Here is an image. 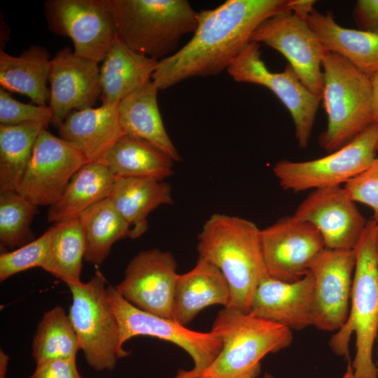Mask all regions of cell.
Segmentation results:
<instances>
[{
	"mask_svg": "<svg viewBox=\"0 0 378 378\" xmlns=\"http://www.w3.org/2000/svg\"><path fill=\"white\" fill-rule=\"evenodd\" d=\"M301 0H227L198 12L191 39L159 61L152 80L165 90L192 77L215 76L227 70L250 43L255 29L275 15L297 10Z\"/></svg>",
	"mask_w": 378,
	"mask_h": 378,
	"instance_id": "1",
	"label": "cell"
},
{
	"mask_svg": "<svg viewBox=\"0 0 378 378\" xmlns=\"http://www.w3.org/2000/svg\"><path fill=\"white\" fill-rule=\"evenodd\" d=\"M260 231L251 220L214 214L198 236L199 258L218 267L231 294V309L248 314L255 290L267 274Z\"/></svg>",
	"mask_w": 378,
	"mask_h": 378,
	"instance_id": "2",
	"label": "cell"
},
{
	"mask_svg": "<svg viewBox=\"0 0 378 378\" xmlns=\"http://www.w3.org/2000/svg\"><path fill=\"white\" fill-rule=\"evenodd\" d=\"M377 223L373 219L367 221L355 248L356 260L349 315L329 342L334 354L349 358V343L351 335H356V351L351 363L356 378L378 376L372 360V349L378 332V260L374 248Z\"/></svg>",
	"mask_w": 378,
	"mask_h": 378,
	"instance_id": "3",
	"label": "cell"
},
{
	"mask_svg": "<svg viewBox=\"0 0 378 378\" xmlns=\"http://www.w3.org/2000/svg\"><path fill=\"white\" fill-rule=\"evenodd\" d=\"M116 36L133 51L160 61L194 32L197 15L187 0H109Z\"/></svg>",
	"mask_w": 378,
	"mask_h": 378,
	"instance_id": "4",
	"label": "cell"
},
{
	"mask_svg": "<svg viewBox=\"0 0 378 378\" xmlns=\"http://www.w3.org/2000/svg\"><path fill=\"white\" fill-rule=\"evenodd\" d=\"M211 332L220 338L222 348L198 378L258 377L261 360L287 347L293 340L286 326L229 308L218 312Z\"/></svg>",
	"mask_w": 378,
	"mask_h": 378,
	"instance_id": "5",
	"label": "cell"
},
{
	"mask_svg": "<svg viewBox=\"0 0 378 378\" xmlns=\"http://www.w3.org/2000/svg\"><path fill=\"white\" fill-rule=\"evenodd\" d=\"M322 100L328 125L319 144L332 153L374 123L370 79L340 55L326 50Z\"/></svg>",
	"mask_w": 378,
	"mask_h": 378,
	"instance_id": "6",
	"label": "cell"
},
{
	"mask_svg": "<svg viewBox=\"0 0 378 378\" xmlns=\"http://www.w3.org/2000/svg\"><path fill=\"white\" fill-rule=\"evenodd\" d=\"M106 280L97 270L87 282L67 286L72 295L69 317L88 365L112 370L125 356L119 349V325L108 299Z\"/></svg>",
	"mask_w": 378,
	"mask_h": 378,
	"instance_id": "7",
	"label": "cell"
},
{
	"mask_svg": "<svg viewBox=\"0 0 378 378\" xmlns=\"http://www.w3.org/2000/svg\"><path fill=\"white\" fill-rule=\"evenodd\" d=\"M108 301L119 325V349L126 356L130 352L123 344L135 336H150L184 349L193 360V368L179 370L174 378H198L211 365L222 348V342L211 332L192 330L177 321L141 310L120 295L115 287H106Z\"/></svg>",
	"mask_w": 378,
	"mask_h": 378,
	"instance_id": "8",
	"label": "cell"
},
{
	"mask_svg": "<svg viewBox=\"0 0 378 378\" xmlns=\"http://www.w3.org/2000/svg\"><path fill=\"white\" fill-rule=\"evenodd\" d=\"M377 142L378 125L373 123L325 157L302 162L279 160L273 167V173L284 190L295 192L340 186L372 163Z\"/></svg>",
	"mask_w": 378,
	"mask_h": 378,
	"instance_id": "9",
	"label": "cell"
},
{
	"mask_svg": "<svg viewBox=\"0 0 378 378\" xmlns=\"http://www.w3.org/2000/svg\"><path fill=\"white\" fill-rule=\"evenodd\" d=\"M227 71L237 82L256 84L270 90L290 113L299 147L307 146L322 96L311 92L289 64L281 72H272L261 58L260 44L250 42Z\"/></svg>",
	"mask_w": 378,
	"mask_h": 378,
	"instance_id": "10",
	"label": "cell"
},
{
	"mask_svg": "<svg viewBox=\"0 0 378 378\" xmlns=\"http://www.w3.org/2000/svg\"><path fill=\"white\" fill-rule=\"evenodd\" d=\"M44 13L52 33L71 39L75 55L104 60L117 34L109 0H48Z\"/></svg>",
	"mask_w": 378,
	"mask_h": 378,
	"instance_id": "11",
	"label": "cell"
},
{
	"mask_svg": "<svg viewBox=\"0 0 378 378\" xmlns=\"http://www.w3.org/2000/svg\"><path fill=\"white\" fill-rule=\"evenodd\" d=\"M251 42L262 43L282 54L302 83L322 96L326 50L309 26L307 16L295 11L272 16L255 29Z\"/></svg>",
	"mask_w": 378,
	"mask_h": 378,
	"instance_id": "12",
	"label": "cell"
},
{
	"mask_svg": "<svg viewBox=\"0 0 378 378\" xmlns=\"http://www.w3.org/2000/svg\"><path fill=\"white\" fill-rule=\"evenodd\" d=\"M260 239L268 276L285 282L302 278L326 249L319 231L294 214L261 230Z\"/></svg>",
	"mask_w": 378,
	"mask_h": 378,
	"instance_id": "13",
	"label": "cell"
},
{
	"mask_svg": "<svg viewBox=\"0 0 378 378\" xmlns=\"http://www.w3.org/2000/svg\"><path fill=\"white\" fill-rule=\"evenodd\" d=\"M87 162L78 149L44 128L35 142L18 192L36 206H50Z\"/></svg>",
	"mask_w": 378,
	"mask_h": 378,
	"instance_id": "14",
	"label": "cell"
},
{
	"mask_svg": "<svg viewBox=\"0 0 378 378\" xmlns=\"http://www.w3.org/2000/svg\"><path fill=\"white\" fill-rule=\"evenodd\" d=\"M177 264L169 251L152 248L139 252L130 261L123 279L115 287L137 308L172 319Z\"/></svg>",
	"mask_w": 378,
	"mask_h": 378,
	"instance_id": "15",
	"label": "cell"
},
{
	"mask_svg": "<svg viewBox=\"0 0 378 378\" xmlns=\"http://www.w3.org/2000/svg\"><path fill=\"white\" fill-rule=\"evenodd\" d=\"M356 249L326 248L312 265L314 279L312 326L337 331L346 322L356 265Z\"/></svg>",
	"mask_w": 378,
	"mask_h": 378,
	"instance_id": "16",
	"label": "cell"
},
{
	"mask_svg": "<svg viewBox=\"0 0 378 378\" xmlns=\"http://www.w3.org/2000/svg\"><path fill=\"white\" fill-rule=\"evenodd\" d=\"M294 215L313 225L331 250L355 249L367 223L340 186L314 189Z\"/></svg>",
	"mask_w": 378,
	"mask_h": 378,
	"instance_id": "17",
	"label": "cell"
},
{
	"mask_svg": "<svg viewBox=\"0 0 378 378\" xmlns=\"http://www.w3.org/2000/svg\"><path fill=\"white\" fill-rule=\"evenodd\" d=\"M97 62L79 57L64 47L50 60L48 76L52 123L56 127L72 111L92 108L102 93Z\"/></svg>",
	"mask_w": 378,
	"mask_h": 378,
	"instance_id": "18",
	"label": "cell"
},
{
	"mask_svg": "<svg viewBox=\"0 0 378 378\" xmlns=\"http://www.w3.org/2000/svg\"><path fill=\"white\" fill-rule=\"evenodd\" d=\"M314 279L311 271L293 282L264 277L253 294L250 315L302 330L313 323Z\"/></svg>",
	"mask_w": 378,
	"mask_h": 378,
	"instance_id": "19",
	"label": "cell"
},
{
	"mask_svg": "<svg viewBox=\"0 0 378 378\" xmlns=\"http://www.w3.org/2000/svg\"><path fill=\"white\" fill-rule=\"evenodd\" d=\"M59 137L78 149L88 162H101L125 134L118 104L72 111L58 126Z\"/></svg>",
	"mask_w": 378,
	"mask_h": 378,
	"instance_id": "20",
	"label": "cell"
},
{
	"mask_svg": "<svg viewBox=\"0 0 378 378\" xmlns=\"http://www.w3.org/2000/svg\"><path fill=\"white\" fill-rule=\"evenodd\" d=\"M229 284L220 270L198 258L189 272L178 274L174 293L172 319L188 326L203 309L213 304L229 306Z\"/></svg>",
	"mask_w": 378,
	"mask_h": 378,
	"instance_id": "21",
	"label": "cell"
},
{
	"mask_svg": "<svg viewBox=\"0 0 378 378\" xmlns=\"http://www.w3.org/2000/svg\"><path fill=\"white\" fill-rule=\"evenodd\" d=\"M159 60L137 53L116 36L100 68L102 104L115 106L151 80Z\"/></svg>",
	"mask_w": 378,
	"mask_h": 378,
	"instance_id": "22",
	"label": "cell"
},
{
	"mask_svg": "<svg viewBox=\"0 0 378 378\" xmlns=\"http://www.w3.org/2000/svg\"><path fill=\"white\" fill-rule=\"evenodd\" d=\"M307 21L326 50L346 59L369 78L378 70V34L344 28L330 10L323 13L314 8Z\"/></svg>",
	"mask_w": 378,
	"mask_h": 378,
	"instance_id": "23",
	"label": "cell"
},
{
	"mask_svg": "<svg viewBox=\"0 0 378 378\" xmlns=\"http://www.w3.org/2000/svg\"><path fill=\"white\" fill-rule=\"evenodd\" d=\"M108 198L128 224L132 239L148 230L147 217L152 211L173 204L171 186L152 178L115 177Z\"/></svg>",
	"mask_w": 378,
	"mask_h": 378,
	"instance_id": "24",
	"label": "cell"
},
{
	"mask_svg": "<svg viewBox=\"0 0 378 378\" xmlns=\"http://www.w3.org/2000/svg\"><path fill=\"white\" fill-rule=\"evenodd\" d=\"M159 89L147 82L118 104L120 122L125 134L144 140L169 155L174 162L181 158L170 139L158 104Z\"/></svg>",
	"mask_w": 378,
	"mask_h": 378,
	"instance_id": "25",
	"label": "cell"
},
{
	"mask_svg": "<svg viewBox=\"0 0 378 378\" xmlns=\"http://www.w3.org/2000/svg\"><path fill=\"white\" fill-rule=\"evenodd\" d=\"M50 60L48 50L42 46H31L18 57L1 48V87L27 96L36 105L47 106L50 100L47 82Z\"/></svg>",
	"mask_w": 378,
	"mask_h": 378,
	"instance_id": "26",
	"label": "cell"
},
{
	"mask_svg": "<svg viewBox=\"0 0 378 378\" xmlns=\"http://www.w3.org/2000/svg\"><path fill=\"white\" fill-rule=\"evenodd\" d=\"M115 180L106 164L87 162L73 176L59 200L49 206L48 221L57 223L78 218L88 208L108 197Z\"/></svg>",
	"mask_w": 378,
	"mask_h": 378,
	"instance_id": "27",
	"label": "cell"
},
{
	"mask_svg": "<svg viewBox=\"0 0 378 378\" xmlns=\"http://www.w3.org/2000/svg\"><path fill=\"white\" fill-rule=\"evenodd\" d=\"M174 162L150 144L124 134L112 146L102 163L115 177H143L162 181L172 175Z\"/></svg>",
	"mask_w": 378,
	"mask_h": 378,
	"instance_id": "28",
	"label": "cell"
},
{
	"mask_svg": "<svg viewBox=\"0 0 378 378\" xmlns=\"http://www.w3.org/2000/svg\"><path fill=\"white\" fill-rule=\"evenodd\" d=\"M78 218L85 237L84 260L89 263L102 264L112 245L130 237L128 224L108 197L88 208Z\"/></svg>",
	"mask_w": 378,
	"mask_h": 378,
	"instance_id": "29",
	"label": "cell"
},
{
	"mask_svg": "<svg viewBox=\"0 0 378 378\" xmlns=\"http://www.w3.org/2000/svg\"><path fill=\"white\" fill-rule=\"evenodd\" d=\"M47 127L41 122L0 125V193L18 192L35 142Z\"/></svg>",
	"mask_w": 378,
	"mask_h": 378,
	"instance_id": "30",
	"label": "cell"
},
{
	"mask_svg": "<svg viewBox=\"0 0 378 378\" xmlns=\"http://www.w3.org/2000/svg\"><path fill=\"white\" fill-rule=\"evenodd\" d=\"M49 254L42 269L66 285L80 284L85 251L78 218L54 223Z\"/></svg>",
	"mask_w": 378,
	"mask_h": 378,
	"instance_id": "31",
	"label": "cell"
},
{
	"mask_svg": "<svg viewBox=\"0 0 378 378\" xmlns=\"http://www.w3.org/2000/svg\"><path fill=\"white\" fill-rule=\"evenodd\" d=\"M79 349L78 337L64 308L56 306L45 312L32 342L36 365L55 359L76 358Z\"/></svg>",
	"mask_w": 378,
	"mask_h": 378,
	"instance_id": "32",
	"label": "cell"
},
{
	"mask_svg": "<svg viewBox=\"0 0 378 378\" xmlns=\"http://www.w3.org/2000/svg\"><path fill=\"white\" fill-rule=\"evenodd\" d=\"M37 213L38 206L18 192H1V248L21 247L34 240L31 223Z\"/></svg>",
	"mask_w": 378,
	"mask_h": 378,
	"instance_id": "33",
	"label": "cell"
},
{
	"mask_svg": "<svg viewBox=\"0 0 378 378\" xmlns=\"http://www.w3.org/2000/svg\"><path fill=\"white\" fill-rule=\"evenodd\" d=\"M53 227L38 238L12 251L0 255V281L34 267H43L48 258Z\"/></svg>",
	"mask_w": 378,
	"mask_h": 378,
	"instance_id": "34",
	"label": "cell"
},
{
	"mask_svg": "<svg viewBox=\"0 0 378 378\" xmlns=\"http://www.w3.org/2000/svg\"><path fill=\"white\" fill-rule=\"evenodd\" d=\"M52 115L48 106L25 104L15 99L7 90L0 88V125H15L41 122L47 125Z\"/></svg>",
	"mask_w": 378,
	"mask_h": 378,
	"instance_id": "35",
	"label": "cell"
},
{
	"mask_svg": "<svg viewBox=\"0 0 378 378\" xmlns=\"http://www.w3.org/2000/svg\"><path fill=\"white\" fill-rule=\"evenodd\" d=\"M343 188L352 201L371 207L372 219L378 223V158L366 169L344 183Z\"/></svg>",
	"mask_w": 378,
	"mask_h": 378,
	"instance_id": "36",
	"label": "cell"
},
{
	"mask_svg": "<svg viewBox=\"0 0 378 378\" xmlns=\"http://www.w3.org/2000/svg\"><path fill=\"white\" fill-rule=\"evenodd\" d=\"M29 378H83L76 365V358L55 359L36 365Z\"/></svg>",
	"mask_w": 378,
	"mask_h": 378,
	"instance_id": "37",
	"label": "cell"
},
{
	"mask_svg": "<svg viewBox=\"0 0 378 378\" xmlns=\"http://www.w3.org/2000/svg\"><path fill=\"white\" fill-rule=\"evenodd\" d=\"M354 14L363 31L378 34V0H358Z\"/></svg>",
	"mask_w": 378,
	"mask_h": 378,
	"instance_id": "38",
	"label": "cell"
},
{
	"mask_svg": "<svg viewBox=\"0 0 378 378\" xmlns=\"http://www.w3.org/2000/svg\"><path fill=\"white\" fill-rule=\"evenodd\" d=\"M372 87V99L374 122L378 125V70L370 78Z\"/></svg>",
	"mask_w": 378,
	"mask_h": 378,
	"instance_id": "39",
	"label": "cell"
},
{
	"mask_svg": "<svg viewBox=\"0 0 378 378\" xmlns=\"http://www.w3.org/2000/svg\"><path fill=\"white\" fill-rule=\"evenodd\" d=\"M9 356L4 351L0 350V378H5L8 365Z\"/></svg>",
	"mask_w": 378,
	"mask_h": 378,
	"instance_id": "40",
	"label": "cell"
},
{
	"mask_svg": "<svg viewBox=\"0 0 378 378\" xmlns=\"http://www.w3.org/2000/svg\"><path fill=\"white\" fill-rule=\"evenodd\" d=\"M340 378H356L351 362L349 360L346 370Z\"/></svg>",
	"mask_w": 378,
	"mask_h": 378,
	"instance_id": "41",
	"label": "cell"
},
{
	"mask_svg": "<svg viewBox=\"0 0 378 378\" xmlns=\"http://www.w3.org/2000/svg\"><path fill=\"white\" fill-rule=\"evenodd\" d=\"M374 248L376 251V255L378 260V223L376 227L375 235H374Z\"/></svg>",
	"mask_w": 378,
	"mask_h": 378,
	"instance_id": "42",
	"label": "cell"
},
{
	"mask_svg": "<svg viewBox=\"0 0 378 378\" xmlns=\"http://www.w3.org/2000/svg\"><path fill=\"white\" fill-rule=\"evenodd\" d=\"M248 378H274L272 374H268V373H265L262 377H248Z\"/></svg>",
	"mask_w": 378,
	"mask_h": 378,
	"instance_id": "43",
	"label": "cell"
},
{
	"mask_svg": "<svg viewBox=\"0 0 378 378\" xmlns=\"http://www.w3.org/2000/svg\"><path fill=\"white\" fill-rule=\"evenodd\" d=\"M377 361H376L375 365H376V367H377V370H378V347H377Z\"/></svg>",
	"mask_w": 378,
	"mask_h": 378,
	"instance_id": "44",
	"label": "cell"
},
{
	"mask_svg": "<svg viewBox=\"0 0 378 378\" xmlns=\"http://www.w3.org/2000/svg\"><path fill=\"white\" fill-rule=\"evenodd\" d=\"M376 150H377V151L378 150V142H377V144Z\"/></svg>",
	"mask_w": 378,
	"mask_h": 378,
	"instance_id": "45",
	"label": "cell"
}]
</instances>
